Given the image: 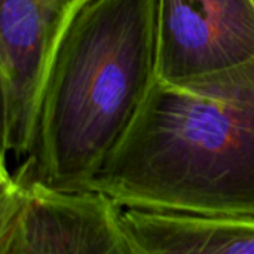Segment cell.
Here are the masks:
<instances>
[{"instance_id": "277c9868", "label": "cell", "mask_w": 254, "mask_h": 254, "mask_svg": "<svg viewBox=\"0 0 254 254\" xmlns=\"http://www.w3.org/2000/svg\"><path fill=\"white\" fill-rule=\"evenodd\" d=\"M0 254H132L118 205L98 192H65L13 174L1 158Z\"/></svg>"}, {"instance_id": "8992f818", "label": "cell", "mask_w": 254, "mask_h": 254, "mask_svg": "<svg viewBox=\"0 0 254 254\" xmlns=\"http://www.w3.org/2000/svg\"><path fill=\"white\" fill-rule=\"evenodd\" d=\"M132 254H254V216H207L118 205Z\"/></svg>"}, {"instance_id": "7a4b0ae2", "label": "cell", "mask_w": 254, "mask_h": 254, "mask_svg": "<svg viewBox=\"0 0 254 254\" xmlns=\"http://www.w3.org/2000/svg\"><path fill=\"white\" fill-rule=\"evenodd\" d=\"M83 190L129 208L254 216V89L210 95L156 80Z\"/></svg>"}, {"instance_id": "52a82bcc", "label": "cell", "mask_w": 254, "mask_h": 254, "mask_svg": "<svg viewBox=\"0 0 254 254\" xmlns=\"http://www.w3.org/2000/svg\"><path fill=\"white\" fill-rule=\"evenodd\" d=\"M253 3H254V0H253Z\"/></svg>"}, {"instance_id": "3957f363", "label": "cell", "mask_w": 254, "mask_h": 254, "mask_svg": "<svg viewBox=\"0 0 254 254\" xmlns=\"http://www.w3.org/2000/svg\"><path fill=\"white\" fill-rule=\"evenodd\" d=\"M158 80L210 95L254 89L253 0H159Z\"/></svg>"}, {"instance_id": "5b68a950", "label": "cell", "mask_w": 254, "mask_h": 254, "mask_svg": "<svg viewBox=\"0 0 254 254\" xmlns=\"http://www.w3.org/2000/svg\"><path fill=\"white\" fill-rule=\"evenodd\" d=\"M89 0H0L3 155L31 156L43 79L64 31Z\"/></svg>"}, {"instance_id": "6da1fadb", "label": "cell", "mask_w": 254, "mask_h": 254, "mask_svg": "<svg viewBox=\"0 0 254 254\" xmlns=\"http://www.w3.org/2000/svg\"><path fill=\"white\" fill-rule=\"evenodd\" d=\"M159 0H89L48 65L36 144L16 171L82 192L122 141L158 80Z\"/></svg>"}]
</instances>
